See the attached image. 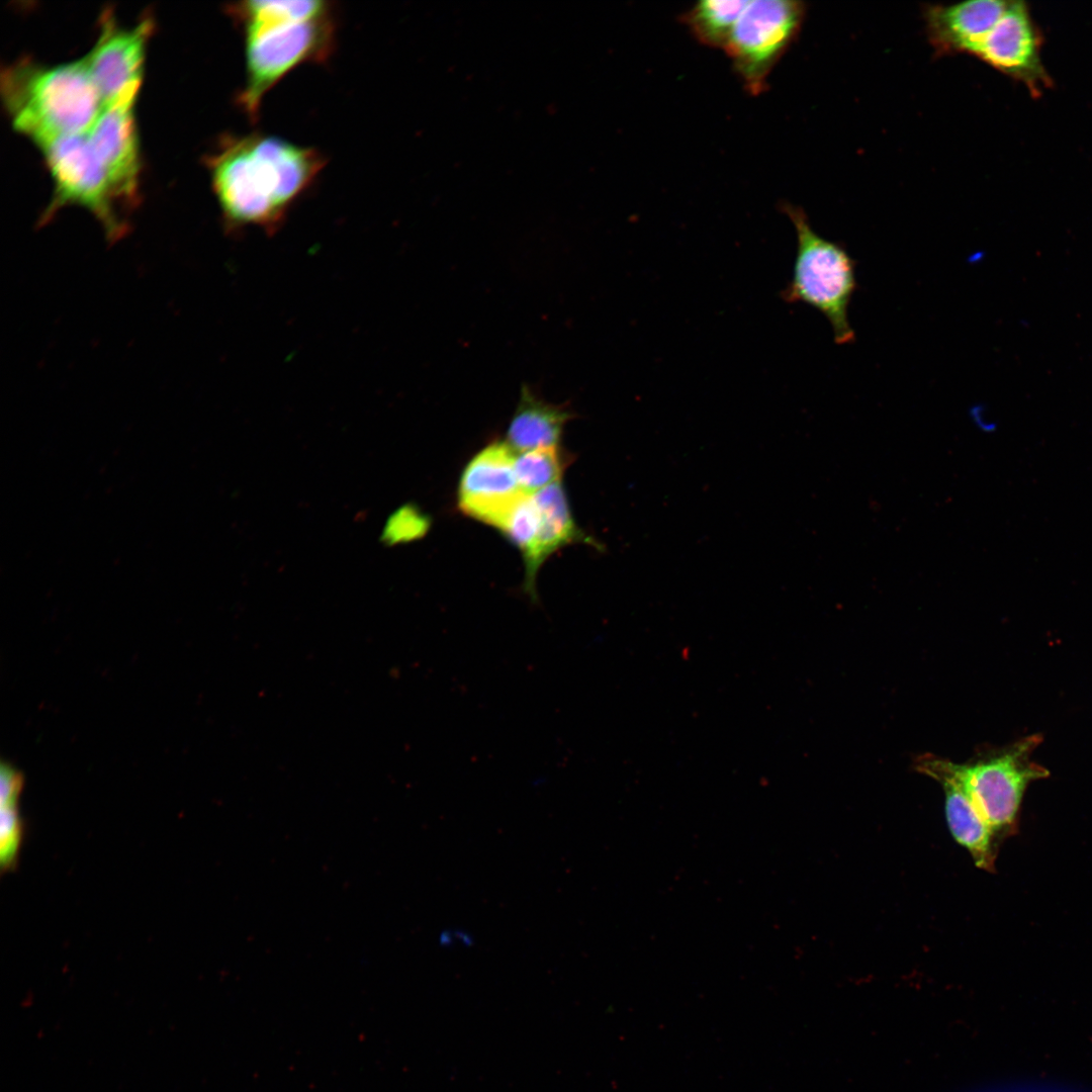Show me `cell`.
<instances>
[{"label":"cell","instance_id":"1","mask_svg":"<svg viewBox=\"0 0 1092 1092\" xmlns=\"http://www.w3.org/2000/svg\"><path fill=\"white\" fill-rule=\"evenodd\" d=\"M326 164L314 148L252 132L228 136L208 160L211 185L228 225L273 234Z\"/></svg>","mask_w":1092,"mask_h":1092},{"label":"cell","instance_id":"2","mask_svg":"<svg viewBox=\"0 0 1092 1092\" xmlns=\"http://www.w3.org/2000/svg\"><path fill=\"white\" fill-rule=\"evenodd\" d=\"M13 127L33 143L87 132L103 109L85 58L58 65L19 61L2 72Z\"/></svg>","mask_w":1092,"mask_h":1092},{"label":"cell","instance_id":"3","mask_svg":"<svg viewBox=\"0 0 1092 1092\" xmlns=\"http://www.w3.org/2000/svg\"><path fill=\"white\" fill-rule=\"evenodd\" d=\"M781 209L793 222L797 236L793 275L782 298L820 311L828 320L836 344L854 342L848 307L856 289L855 261L841 244L818 235L801 207L783 203Z\"/></svg>","mask_w":1092,"mask_h":1092},{"label":"cell","instance_id":"4","mask_svg":"<svg viewBox=\"0 0 1092 1092\" xmlns=\"http://www.w3.org/2000/svg\"><path fill=\"white\" fill-rule=\"evenodd\" d=\"M1031 744L1026 740L1005 752L967 763L927 753L916 758L915 768L936 782L956 783L996 835L1002 837L1016 825L1027 785L1045 775L1042 767L1027 759Z\"/></svg>","mask_w":1092,"mask_h":1092},{"label":"cell","instance_id":"5","mask_svg":"<svg viewBox=\"0 0 1092 1092\" xmlns=\"http://www.w3.org/2000/svg\"><path fill=\"white\" fill-rule=\"evenodd\" d=\"M333 11L308 20L270 26L245 35L246 79L238 103L257 120L261 102L287 73L306 63H322L335 48Z\"/></svg>","mask_w":1092,"mask_h":1092},{"label":"cell","instance_id":"6","mask_svg":"<svg viewBox=\"0 0 1092 1092\" xmlns=\"http://www.w3.org/2000/svg\"><path fill=\"white\" fill-rule=\"evenodd\" d=\"M34 145L40 150L54 181L53 198L42 219L47 220L63 206L79 205L97 217L107 236L118 238L125 226L116 213V196L88 131L51 136Z\"/></svg>","mask_w":1092,"mask_h":1092},{"label":"cell","instance_id":"7","mask_svg":"<svg viewBox=\"0 0 1092 1092\" xmlns=\"http://www.w3.org/2000/svg\"><path fill=\"white\" fill-rule=\"evenodd\" d=\"M806 10L800 1L753 0L739 17L724 51L750 94L767 88V77L798 36Z\"/></svg>","mask_w":1092,"mask_h":1092},{"label":"cell","instance_id":"8","mask_svg":"<svg viewBox=\"0 0 1092 1092\" xmlns=\"http://www.w3.org/2000/svg\"><path fill=\"white\" fill-rule=\"evenodd\" d=\"M1040 51V33L1026 3L1008 1L973 57L1023 83L1033 95H1038L1051 85Z\"/></svg>","mask_w":1092,"mask_h":1092},{"label":"cell","instance_id":"9","mask_svg":"<svg viewBox=\"0 0 1092 1092\" xmlns=\"http://www.w3.org/2000/svg\"><path fill=\"white\" fill-rule=\"evenodd\" d=\"M151 19L132 27L118 25L111 14L102 17L99 36L85 61L103 107L133 87H141Z\"/></svg>","mask_w":1092,"mask_h":1092},{"label":"cell","instance_id":"10","mask_svg":"<svg viewBox=\"0 0 1092 1092\" xmlns=\"http://www.w3.org/2000/svg\"><path fill=\"white\" fill-rule=\"evenodd\" d=\"M515 452L494 442L478 452L464 468L458 491L460 510L471 518L498 528L525 493L514 470Z\"/></svg>","mask_w":1092,"mask_h":1092},{"label":"cell","instance_id":"11","mask_svg":"<svg viewBox=\"0 0 1092 1092\" xmlns=\"http://www.w3.org/2000/svg\"><path fill=\"white\" fill-rule=\"evenodd\" d=\"M141 87H133L104 106L88 130L90 141L104 164L117 201L131 202L140 178L139 138L134 104Z\"/></svg>","mask_w":1092,"mask_h":1092},{"label":"cell","instance_id":"12","mask_svg":"<svg viewBox=\"0 0 1092 1092\" xmlns=\"http://www.w3.org/2000/svg\"><path fill=\"white\" fill-rule=\"evenodd\" d=\"M1007 5L1001 0H971L923 6L925 31L935 54L973 56Z\"/></svg>","mask_w":1092,"mask_h":1092},{"label":"cell","instance_id":"13","mask_svg":"<svg viewBox=\"0 0 1092 1092\" xmlns=\"http://www.w3.org/2000/svg\"><path fill=\"white\" fill-rule=\"evenodd\" d=\"M539 512V529L531 559L525 563V593L533 603L538 600L535 579L539 567L555 551L573 542H585L600 549V544L575 525L560 481L531 494Z\"/></svg>","mask_w":1092,"mask_h":1092},{"label":"cell","instance_id":"14","mask_svg":"<svg viewBox=\"0 0 1092 1092\" xmlns=\"http://www.w3.org/2000/svg\"><path fill=\"white\" fill-rule=\"evenodd\" d=\"M572 418L565 404L547 402L523 384L506 443L514 452L557 447L565 424Z\"/></svg>","mask_w":1092,"mask_h":1092},{"label":"cell","instance_id":"15","mask_svg":"<svg viewBox=\"0 0 1092 1092\" xmlns=\"http://www.w3.org/2000/svg\"><path fill=\"white\" fill-rule=\"evenodd\" d=\"M937 782L944 791L945 817L952 837L968 850L978 868L993 872L999 837L956 783Z\"/></svg>","mask_w":1092,"mask_h":1092},{"label":"cell","instance_id":"16","mask_svg":"<svg viewBox=\"0 0 1092 1092\" xmlns=\"http://www.w3.org/2000/svg\"><path fill=\"white\" fill-rule=\"evenodd\" d=\"M229 10L246 35L285 22L315 18L333 11V7L331 2L320 0H249Z\"/></svg>","mask_w":1092,"mask_h":1092},{"label":"cell","instance_id":"17","mask_svg":"<svg viewBox=\"0 0 1092 1092\" xmlns=\"http://www.w3.org/2000/svg\"><path fill=\"white\" fill-rule=\"evenodd\" d=\"M748 0H703L680 17L703 44L724 50Z\"/></svg>","mask_w":1092,"mask_h":1092},{"label":"cell","instance_id":"18","mask_svg":"<svg viewBox=\"0 0 1092 1092\" xmlns=\"http://www.w3.org/2000/svg\"><path fill=\"white\" fill-rule=\"evenodd\" d=\"M515 454L514 470L525 494H533L558 482L566 468V458L558 447L537 448Z\"/></svg>","mask_w":1092,"mask_h":1092},{"label":"cell","instance_id":"19","mask_svg":"<svg viewBox=\"0 0 1092 1092\" xmlns=\"http://www.w3.org/2000/svg\"><path fill=\"white\" fill-rule=\"evenodd\" d=\"M539 512L531 494L522 495L497 528L522 552L527 563L534 552L539 529Z\"/></svg>","mask_w":1092,"mask_h":1092},{"label":"cell","instance_id":"20","mask_svg":"<svg viewBox=\"0 0 1092 1092\" xmlns=\"http://www.w3.org/2000/svg\"><path fill=\"white\" fill-rule=\"evenodd\" d=\"M22 787L0 788V864L9 871L16 864L22 842V822L17 803Z\"/></svg>","mask_w":1092,"mask_h":1092}]
</instances>
